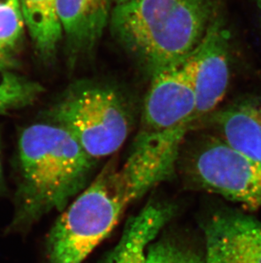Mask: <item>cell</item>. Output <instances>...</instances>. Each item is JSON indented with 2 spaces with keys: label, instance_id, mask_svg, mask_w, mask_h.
Instances as JSON below:
<instances>
[{
  "label": "cell",
  "instance_id": "obj_1",
  "mask_svg": "<svg viewBox=\"0 0 261 263\" xmlns=\"http://www.w3.org/2000/svg\"><path fill=\"white\" fill-rule=\"evenodd\" d=\"M95 162L63 127H27L18 142L14 211L5 233L26 234L47 214L64 210L86 187Z\"/></svg>",
  "mask_w": 261,
  "mask_h": 263
},
{
  "label": "cell",
  "instance_id": "obj_2",
  "mask_svg": "<svg viewBox=\"0 0 261 263\" xmlns=\"http://www.w3.org/2000/svg\"><path fill=\"white\" fill-rule=\"evenodd\" d=\"M157 186L145 167L128 156L108 164L61 211L46 240L49 263H82L111 234L130 204Z\"/></svg>",
  "mask_w": 261,
  "mask_h": 263
},
{
  "label": "cell",
  "instance_id": "obj_3",
  "mask_svg": "<svg viewBox=\"0 0 261 263\" xmlns=\"http://www.w3.org/2000/svg\"><path fill=\"white\" fill-rule=\"evenodd\" d=\"M214 15V0H133L116 4L110 23L152 73L187 59Z\"/></svg>",
  "mask_w": 261,
  "mask_h": 263
},
{
  "label": "cell",
  "instance_id": "obj_4",
  "mask_svg": "<svg viewBox=\"0 0 261 263\" xmlns=\"http://www.w3.org/2000/svg\"><path fill=\"white\" fill-rule=\"evenodd\" d=\"M52 123L68 130L89 156H110L126 142L130 115L116 89L94 84L77 85L50 110Z\"/></svg>",
  "mask_w": 261,
  "mask_h": 263
},
{
  "label": "cell",
  "instance_id": "obj_5",
  "mask_svg": "<svg viewBox=\"0 0 261 263\" xmlns=\"http://www.w3.org/2000/svg\"><path fill=\"white\" fill-rule=\"evenodd\" d=\"M187 172L199 189L249 208H261V163L219 137H205L190 157Z\"/></svg>",
  "mask_w": 261,
  "mask_h": 263
},
{
  "label": "cell",
  "instance_id": "obj_6",
  "mask_svg": "<svg viewBox=\"0 0 261 263\" xmlns=\"http://www.w3.org/2000/svg\"><path fill=\"white\" fill-rule=\"evenodd\" d=\"M230 54L228 32L215 15L202 40L184 61L196 96L195 121L214 114L224 99L231 76Z\"/></svg>",
  "mask_w": 261,
  "mask_h": 263
},
{
  "label": "cell",
  "instance_id": "obj_7",
  "mask_svg": "<svg viewBox=\"0 0 261 263\" xmlns=\"http://www.w3.org/2000/svg\"><path fill=\"white\" fill-rule=\"evenodd\" d=\"M184 61L151 73L143 103L144 130L164 132L195 121L196 96Z\"/></svg>",
  "mask_w": 261,
  "mask_h": 263
},
{
  "label": "cell",
  "instance_id": "obj_8",
  "mask_svg": "<svg viewBox=\"0 0 261 263\" xmlns=\"http://www.w3.org/2000/svg\"><path fill=\"white\" fill-rule=\"evenodd\" d=\"M205 263H261V224L236 211H222L204 228Z\"/></svg>",
  "mask_w": 261,
  "mask_h": 263
},
{
  "label": "cell",
  "instance_id": "obj_9",
  "mask_svg": "<svg viewBox=\"0 0 261 263\" xmlns=\"http://www.w3.org/2000/svg\"><path fill=\"white\" fill-rule=\"evenodd\" d=\"M175 208L164 202H148L126 223L116 246L99 263H143L146 252L172 219Z\"/></svg>",
  "mask_w": 261,
  "mask_h": 263
},
{
  "label": "cell",
  "instance_id": "obj_10",
  "mask_svg": "<svg viewBox=\"0 0 261 263\" xmlns=\"http://www.w3.org/2000/svg\"><path fill=\"white\" fill-rule=\"evenodd\" d=\"M218 137L261 163V97H245L212 114Z\"/></svg>",
  "mask_w": 261,
  "mask_h": 263
},
{
  "label": "cell",
  "instance_id": "obj_11",
  "mask_svg": "<svg viewBox=\"0 0 261 263\" xmlns=\"http://www.w3.org/2000/svg\"><path fill=\"white\" fill-rule=\"evenodd\" d=\"M111 0H57V15L69 48L85 52L96 45L111 21Z\"/></svg>",
  "mask_w": 261,
  "mask_h": 263
},
{
  "label": "cell",
  "instance_id": "obj_12",
  "mask_svg": "<svg viewBox=\"0 0 261 263\" xmlns=\"http://www.w3.org/2000/svg\"><path fill=\"white\" fill-rule=\"evenodd\" d=\"M57 0H20L25 25L37 52L50 59L62 39L61 25L57 15Z\"/></svg>",
  "mask_w": 261,
  "mask_h": 263
},
{
  "label": "cell",
  "instance_id": "obj_13",
  "mask_svg": "<svg viewBox=\"0 0 261 263\" xmlns=\"http://www.w3.org/2000/svg\"><path fill=\"white\" fill-rule=\"evenodd\" d=\"M42 89L39 84L0 67V115L31 104Z\"/></svg>",
  "mask_w": 261,
  "mask_h": 263
},
{
  "label": "cell",
  "instance_id": "obj_14",
  "mask_svg": "<svg viewBox=\"0 0 261 263\" xmlns=\"http://www.w3.org/2000/svg\"><path fill=\"white\" fill-rule=\"evenodd\" d=\"M20 0H0V51L9 55L21 39L25 27Z\"/></svg>",
  "mask_w": 261,
  "mask_h": 263
},
{
  "label": "cell",
  "instance_id": "obj_15",
  "mask_svg": "<svg viewBox=\"0 0 261 263\" xmlns=\"http://www.w3.org/2000/svg\"><path fill=\"white\" fill-rule=\"evenodd\" d=\"M143 263H205V259L178 241L156 238L148 246Z\"/></svg>",
  "mask_w": 261,
  "mask_h": 263
},
{
  "label": "cell",
  "instance_id": "obj_16",
  "mask_svg": "<svg viewBox=\"0 0 261 263\" xmlns=\"http://www.w3.org/2000/svg\"><path fill=\"white\" fill-rule=\"evenodd\" d=\"M12 61L9 58V55H6L4 53L0 51V67L1 68H8L10 67Z\"/></svg>",
  "mask_w": 261,
  "mask_h": 263
},
{
  "label": "cell",
  "instance_id": "obj_17",
  "mask_svg": "<svg viewBox=\"0 0 261 263\" xmlns=\"http://www.w3.org/2000/svg\"><path fill=\"white\" fill-rule=\"evenodd\" d=\"M5 181L3 172L2 161H1V153H0V195L5 192Z\"/></svg>",
  "mask_w": 261,
  "mask_h": 263
},
{
  "label": "cell",
  "instance_id": "obj_18",
  "mask_svg": "<svg viewBox=\"0 0 261 263\" xmlns=\"http://www.w3.org/2000/svg\"><path fill=\"white\" fill-rule=\"evenodd\" d=\"M116 1V4H121V3L129 2V1H133V0H114Z\"/></svg>",
  "mask_w": 261,
  "mask_h": 263
},
{
  "label": "cell",
  "instance_id": "obj_19",
  "mask_svg": "<svg viewBox=\"0 0 261 263\" xmlns=\"http://www.w3.org/2000/svg\"><path fill=\"white\" fill-rule=\"evenodd\" d=\"M259 9H260V18H261V0H259Z\"/></svg>",
  "mask_w": 261,
  "mask_h": 263
}]
</instances>
